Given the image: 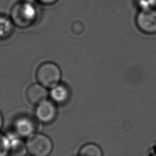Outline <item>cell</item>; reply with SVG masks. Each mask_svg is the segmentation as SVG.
<instances>
[{
    "instance_id": "6da1fadb",
    "label": "cell",
    "mask_w": 156,
    "mask_h": 156,
    "mask_svg": "<svg viewBox=\"0 0 156 156\" xmlns=\"http://www.w3.org/2000/svg\"><path fill=\"white\" fill-rule=\"evenodd\" d=\"M15 26L26 29L32 26L37 18V11L32 2L20 0L11 8L9 17Z\"/></svg>"
},
{
    "instance_id": "7a4b0ae2",
    "label": "cell",
    "mask_w": 156,
    "mask_h": 156,
    "mask_svg": "<svg viewBox=\"0 0 156 156\" xmlns=\"http://www.w3.org/2000/svg\"><path fill=\"white\" fill-rule=\"evenodd\" d=\"M37 82L45 88H52L58 85L61 80L62 71L60 67L52 62L40 64L36 70Z\"/></svg>"
},
{
    "instance_id": "3957f363",
    "label": "cell",
    "mask_w": 156,
    "mask_h": 156,
    "mask_svg": "<svg viewBox=\"0 0 156 156\" xmlns=\"http://www.w3.org/2000/svg\"><path fill=\"white\" fill-rule=\"evenodd\" d=\"M26 148L32 156H49L53 148L51 140L43 133H34L26 143Z\"/></svg>"
},
{
    "instance_id": "277c9868",
    "label": "cell",
    "mask_w": 156,
    "mask_h": 156,
    "mask_svg": "<svg viewBox=\"0 0 156 156\" xmlns=\"http://www.w3.org/2000/svg\"><path fill=\"white\" fill-rule=\"evenodd\" d=\"M135 23L138 29L143 33L156 34V9L140 10L137 13Z\"/></svg>"
},
{
    "instance_id": "5b68a950",
    "label": "cell",
    "mask_w": 156,
    "mask_h": 156,
    "mask_svg": "<svg viewBox=\"0 0 156 156\" xmlns=\"http://www.w3.org/2000/svg\"><path fill=\"white\" fill-rule=\"evenodd\" d=\"M35 115L37 119L44 124L52 122L57 115V108L53 101L45 100L37 105Z\"/></svg>"
},
{
    "instance_id": "8992f818",
    "label": "cell",
    "mask_w": 156,
    "mask_h": 156,
    "mask_svg": "<svg viewBox=\"0 0 156 156\" xmlns=\"http://www.w3.org/2000/svg\"><path fill=\"white\" fill-rule=\"evenodd\" d=\"M14 130L20 137L29 138L34 133L35 125L30 118L27 116H21L15 120Z\"/></svg>"
},
{
    "instance_id": "52a82bcc",
    "label": "cell",
    "mask_w": 156,
    "mask_h": 156,
    "mask_svg": "<svg viewBox=\"0 0 156 156\" xmlns=\"http://www.w3.org/2000/svg\"><path fill=\"white\" fill-rule=\"evenodd\" d=\"M26 94L30 103L38 105L47 99L48 92L46 88L40 83H34L28 87Z\"/></svg>"
},
{
    "instance_id": "ba28073f",
    "label": "cell",
    "mask_w": 156,
    "mask_h": 156,
    "mask_svg": "<svg viewBox=\"0 0 156 156\" xmlns=\"http://www.w3.org/2000/svg\"><path fill=\"white\" fill-rule=\"evenodd\" d=\"M49 95L52 101L54 103L63 104L67 102L69 99V91L66 85L58 83L51 88Z\"/></svg>"
},
{
    "instance_id": "9c48e42d",
    "label": "cell",
    "mask_w": 156,
    "mask_h": 156,
    "mask_svg": "<svg viewBox=\"0 0 156 156\" xmlns=\"http://www.w3.org/2000/svg\"><path fill=\"white\" fill-rule=\"evenodd\" d=\"M13 26L10 18L0 15V40H6L12 35Z\"/></svg>"
},
{
    "instance_id": "30bf717a",
    "label": "cell",
    "mask_w": 156,
    "mask_h": 156,
    "mask_svg": "<svg viewBox=\"0 0 156 156\" xmlns=\"http://www.w3.org/2000/svg\"><path fill=\"white\" fill-rule=\"evenodd\" d=\"M79 156H103V152L98 145L93 143H89L80 147Z\"/></svg>"
},
{
    "instance_id": "8fae6325",
    "label": "cell",
    "mask_w": 156,
    "mask_h": 156,
    "mask_svg": "<svg viewBox=\"0 0 156 156\" xmlns=\"http://www.w3.org/2000/svg\"><path fill=\"white\" fill-rule=\"evenodd\" d=\"M10 141V154L13 156H23L25 147L23 143L18 139H12Z\"/></svg>"
},
{
    "instance_id": "7c38bea8",
    "label": "cell",
    "mask_w": 156,
    "mask_h": 156,
    "mask_svg": "<svg viewBox=\"0 0 156 156\" xmlns=\"http://www.w3.org/2000/svg\"><path fill=\"white\" fill-rule=\"evenodd\" d=\"M10 152V139L0 133V156H7Z\"/></svg>"
},
{
    "instance_id": "4fadbf2b",
    "label": "cell",
    "mask_w": 156,
    "mask_h": 156,
    "mask_svg": "<svg viewBox=\"0 0 156 156\" xmlns=\"http://www.w3.org/2000/svg\"><path fill=\"white\" fill-rule=\"evenodd\" d=\"M135 2L140 10L156 7V0H135Z\"/></svg>"
},
{
    "instance_id": "5bb4252c",
    "label": "cell",
    "mask_w": 156,
    "mask_h": 156,
    "mask_svg": "<svg viewBox=\"0 0 156 156\" xmlns=\"http://www.w3.org/2000/svg\"><path fill=\"white\" fill-rule=\"evenodd\" d=\"M40 4L44 5H52L58 1V0H35Z\"/></svg>"
},
{
    "instance_id": "9a60e30c",
    "label": "cell",
    "mask_w": 156,
    "mask_h": 156,
    "mask_svg": "<svg viewBox=\"0 0 156 156\" xmlns=\"http://www.w3.org/2000/svg\"><path fill=\"white\" fill-rule=\"evenodd\" d=\"M2 124H3V118H2V116L1 113H0V129H1V127L2 126Z\"/></svg>"
},
{
    "instance_id": "2e32d148",
    "label": "cell",
    "mask_w": 156,
    "mask_h": 156,
    "mask_svg": "<svg viewBox=\"0 0 156 156\" xmlns=\"http://www.w3.org/2000/svg\"><path fill=\"white\" fill-rule=\"evenodd\" d=\"M23 156H32V155H23Z\"/></svg>"
}]
</instances>
